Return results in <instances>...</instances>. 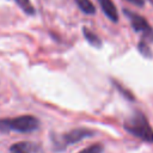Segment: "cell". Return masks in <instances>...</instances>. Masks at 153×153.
I'll return each mask as SVG.
<instances>
[{
  "label": "cell",
  "instance_id": "6",
  "mask_svg": "<svg viewBox=\"0 0 153 153\" xmlns=\"http://www.w3.org/2000/svg\"><path fill=\"white\" fill-rule=\"evenodd\" d=\"M82 32H84L85 38L87 39V42H88L91 45H93V47H96V48H100L102 41H100V38H99L94 32H92V31L88 30L87 27H84V29H82Z\"/></svg>",
  "mask_w": 153,
  "mask_h": 153
},
{
  "label": "cell",
  "instance_id": "8",
  "mask_svg": "<svg viewBox=\"0 0 153 153\" xmlns=\"http://www.w3.org/2000/svg\"><path fill=\"white\" fill-rule=\"evenodd\" d=\"M33 149V146L30 142H17L10 147L11 152H25L29 153V151Z\"/></svg>",
  "mask_w": 153,
  "mask_h": 153
},
{
  "label": "cell",
  "instance_id": "2",
  "mask_svg": "<svg viewBox=\"0 0 153 153\" xmlns=\"http://www.w3.org/2000/svg\"><path fill=\"white\" fill-rule=\"evenodd\" d=\"M39 127V121L31 115H23L13 118H0V131H20L29 133L33 131Z\"/></svg>",
  "mask_w": 153,
  "mask_h": 153
},
{
  "label": "cell",
  "instance_id": "15",
  "mask_svg": "<svg viewBox=\"0 0 153 153\" xmlns=\"http://www.w3.org/2000/svg\"><path fill=\"white\" fill-rule=\"evenodd\" d=\"M152 1H153V0H152Z\"/></svg>",
  "mask_w": 153,
  "mask_h": 153
},
{
  "label": "cell",
  "instance_id": "14",
  "mask_svg": "<svg viewBox=\"0 0 153 153\" xmlns=\"http://www.w3.org/2000/svg\"><path fill=\"white\" fill-rule=\"evenodd\" d=\"M12 153H25V152H12Z\"/></svg>",
  "mask_w": 153,
  "mask_h": 153
},
{
  "label": "cell",
  "instance_id": "1",
  "mask_svg": "<svg viewBox=\"0 0 153 153\" xmlns=\"http://www.w3.org/2000/svg\"><path fill=\"white\" fill-rule=\"evenodd\" d=\"M123 127L129 134L139 137L142 141L153 143V129L141 111H134L129 117H127Z\"/></svg>",
  "mask_w": 153,
  "mask_h": 153
},
{
  "label": "cell",
  "instance_id": "7",
  "mask_svg": "<svg viewBox=\"0 0 153 153\" xmlns=\"http://www.w3.org/2000/svg\"><path fill=\"white\" fill-rule=\"evenodd\" d=\"M78 5V7L86 14H93L96 12L94 5L91 2V0H74Z\"/></svg>",
  "mask_w": 153,
  "mask_h": 153
},
{
  "label": "cell",
  "instance_id": "3",
  "mask_svg": "<svg viewBox=\"0 0 153 153\" xmlns=\"http://www.w3.org/2000/svg\"><path fill=\"white\" fill-rule=\"evenodd\" d=\"M123 12L128 17V19L130 20L131 27L136 32L141 33V36H142L141 41H145L146 43L147 42H153V27L148 24V22L142 16H140V14L133 12V11L124 10Z\"/></svg>",
  "mask_w": 153,
  "mask_h": 153
},
{
  "label": "cell",
  "instance_id": "13",
  "mask_svg": "<svg viewBox=\"0 0 153 153\" xmlns=\"http://www.w3.org/2000/svg\"><path fill=\"white\" fill-rule=\"evenodd\" d=\"M127 1H129L134 5H136V6H143V4H145L143 0H127Z\"/></svg>",
  "mask_w": 153,
  "mask_h": 153
},
{
  "label": "cell",
  "instance_id": "5",
  "mask_svg": "<svg viewBox=\"0 0 153 153\" xmlns=\"http://www.w3.org/2000/svg\"><path fill=\"white\" fill-rule=\"evenodd\" d=\"M102 11L104 12V14L111 20V22H117L118 20V13L117 10L114 5V2L111 0H98Z\"/></svg>",
  "mask_w": 153,
  "mask_h": 153
},
{
  "label": "cell",
  "instance_id": "11",
  "mask_svg": "<svg viewBox=\"0 0 153 153\" xmlns=\"http://www.w3.org/2000/svg\"><path fill=\"white\" fill-rule=\"evenodd\" d=\"M102 152H103V146L100 143H94L81 149L79 153H102Z\"/></svg>",
  "mask_w": 153,
  "mask_h": 153
},
{
  "label": "cell",
  "instance_id": "12",
  "mask_svg": "<svg viewBox=\"0 0 153 153\" xmlns=\"http://www.w3.org/2000/svg\"><path fill=\"white\" fill-rule=\"evenodd\" d=\"M114 84H115V86L117 87V90L122 93V94H124V97L126 98H128V99H130V100H134V97H133V94L129 92V91H127V90H124L123 87H122V85H120L118 82H116L115 80H114Z\"/></svg>",
  "mask_w": 153,
  "mask_h": 153
},
{
  "label": "cell",
  "instance_id": "9",
  "mask_svg": "<svg viewBox=\"0 0 153 153\" xmlns=\"http://www.w3.org/2000/svg\"><path fill=\"white\" fill-rule=\"evenodd\" d=\"M16 2H17V5L26 13V14H29V16H32V14H35V7H33V5L31 4V1L30 0H14Z\"/></svg>",
  "mask_w": 153,
  "mask_h": 153
},
{
  "label": "cell",
  "instance_id": "10",
  "mask_svg": "<svg viewBox=\"0 0 153 153\" xmlns=\"http://www.w3.org/2000/svg\"><path fill=\"white\" fill-rule=\"evenodd\" d=\"M137 49H139V51H140L143 56H146V57H152V51H151V49L148 48V44H147L145 41H140V42H139Z\"/></svg>",
  "mask_w": 153,
  "mask_h": 153
},
{
  "label": "cell",
  "instance_id": "4",
  "mask_svg": "<svg viewBox=\"0 0 153 153\" xmlns=\"http://www.w3.org/2000/svg\"><path fill=\"white\" fill-rule=\"evenodd\" d=\"M93 131L87 129V128H76V129H72L69 131H67L63 136L62 140L65 142V145H71V143H75L85 137L92 136Z\"/></svg>",
  "mask_w": 153,
  "mask_h": 153
}]
</instances>
